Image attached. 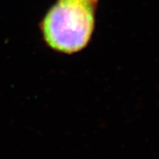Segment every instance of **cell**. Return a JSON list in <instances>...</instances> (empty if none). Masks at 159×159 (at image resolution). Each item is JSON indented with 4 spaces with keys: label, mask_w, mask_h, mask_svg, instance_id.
Segmentation results:
<instances>
[{
    "label": "cell",
    "mask_w": 159,
    "mask_h": 159,
    "mask_svg": "<svg viewBox=\"0 0 159 159\" xmlns=\"http://www.w3.org/2000/svg\"><path fill=\"white\" fill-rule=\"evenodd\" d=\"M91 6L77 0H60L48 12L42 29L49 45L72 53L84 48L94 29Z\"/></svg>",
    "instance_id": "obj_1"
},
{
    "label": "cell",
    "mask_w": 159,
    "mask_h": 159,
    "mask_svg": "<svg viewBox=\"0 0 159 159\" xmlns=\"http://www.w3.org/2000/svg\"><path fill=\"white\" fill-rule=\"evenodd\" d=\"M77 1H80V2H84V3H87V4H91V3L96 2L97 0H77Z\"/></svg>",
    "instance_id": "obj_2"
}]
</instances>
